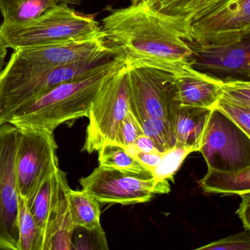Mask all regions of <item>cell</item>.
I'll return each instance as SVG.
<instances>
[{
	"mask_svg": "<svg viewBox=\"0 0 250 250\" xmlns=\"http://www.w3.org/2000/svg\"><path fill=\"white\" fill-rule=\"evenodd\" d=\"M71 217L75 227L100 229V203L84 190H73L67 194Z\"/></svg>",
	"mask_w": 250,
	"mask_h": 250,
	"instance_id": "19",
	"label": "cell"
},
{
	"mask_svg": "<svg viewBox=\"0 0 250 250\" xmlns=\"http://www.w3.org/2000/svg\"><path fill=\"white\" fill-rule=\"evenodd\" d=\"M83 190L99 203L133 205L147 203L156 194V181L150 172L136 173L99 165L80 178Z\"/></svg>",
	"mask_w": 250,
	"mask_h": 250,
	"instance_id": "10",
	"label": "cell"
},
{
	"mask_svg": "<svg viewBox=\"0 0 250 250\" xmlns=\"http://www.w3.org/2000/svg\"><path fill=\"white\" fill-rule=\"evenodd\" d=\"M126 68L129 111L133 116L139 124L147 118H162L173 128L180 106L175 100V76L153 68Z\"/></svg>",
	"mask_w": 250,
	"mask_h": 250,
	"instance_id": "7",
	"label": "cell"
},
{
	"mask_svg": "<svg viewBox=\"0 0 250 250\" xmlns=\"http://www.w3.org/2000/svg\"><path fill=\"white\" fill-rule=\"evenodd\" d=\"M69 188L66 173L59 168L48 177L36 194L26 201L29 210L44 235V250L51 224Z\"/></svg>",
	"mask_w": 250,
	"mask_h": 250,
	"instance_id": "15",
	"label": "cell"
},
{
	"mask_svg": "<svg viewBox=\"0 0 250 250\" xmlns=\"http://www.w3.org/2000/svg\"><path fill=\"white\" fill-rule=\"evenodd\" d=\"M142 134L143 132L140 124L129 111L120 124L113 143L125 148L132 145Z\"/></svg>",
	"mask_w": 250,
	"mask_h": 250,
	"instance_id": "29",
	"label": "cell"
},
{
	"mask_svg": "<svg viewBox=\"0 0 250 250\" xmlns=\"http://www.w3.org/2000/svg\"><path fill=\"white\" fill-rule=\"evenodd\" d=\"M102 30L115 59L128 68L182 74L191 65L189 27L182 17L165 14L145 2L109 8Z\"/></svg>",
	"mask_w": 250,
	"mask_h": 250,
	"instance_id": "1",
	"label": "cell"
},
{
	"mask_svg": "<svg viewBox=\"0 0 250 250\" xmlns=\"http://www.w3.org/2000/svg\"><path fill=\"white\" fill-rule=\"evenodd\" d=\"M231 1L232 0H187L169 14L182 17L186 25L189 27L191 23L217 11Z\"/></svg>",
	"mask_w": 250,
	"mask_h": 250,
	"instance_id": "25",
	"label": "cell"
},
{
	"mask_svg": "<svg viewBox=\"0 0 250 250\" xmlns=\"http://www.w3.org/2000/svg\"><path fill=\"white\" fill-rule=\"evenodd\" d=\"M67 194L51 224L46 250H71V238L75 225L71 217Z\"/></svg>",
	"mask_w": 250,
	"mask_h": 250,
	"instance_id": "21",
	"label": "cell"
},
{
	"mask_svg": "<svg viewBox=\"0 0 250 250\" xmlns=\"http://www.w3.org/2000/svg\"><path fill=\"white\" fill-rule=\"evenodd\" d=\"M134 157L150 172H153L155 168L159 165L162 160V153L158 151H137Z\"/></svg>",
	"mask_w": 250,
	"mask_h": 250,
	"instance_id": "31",
	"label": "cell"
},
{
	"mask_svg": "<svg viewBox=\"0 0 250 250\" xmlns=\"http://www.w3.org/2000/svg\"><path fill=\"white\" fill-rule=\"evenodd\" d=\"M98 152L99 165L104 167L136 173L150 172L135 157L130 155L125 147L119 145L108 143Z\"/></svg>",
	"mask_w": 250,
	"mask_h": 250,
	"instance_id": "22",
	"label": "cell"
},
{
	"mask_svg": "<svg viewBox=\"0 0 250 250\" xmlns=\"http://www.w3.org/2000/svg\"><path fill=\"white\" fill-rule=\"evenodd\" d=\"M215 109L223 114L250 137V109L228 103L219 99Z\"/></svg>",
	"mask_w": 250,
	"mask_h": 250,
	"instance_id": "28",
	"label": "cell"
},
{
	"mask_svg": "<svg viewBox=\"0 0 250 250\" xmlns=\"http://www.w3.org/2000/svg\"><path fill=\"white\" fill-rule=\"evenodd\" d=\"M8 53V48L5 46L2 39L0 38V69L5 64V60Z\"/></svg>",
	"mask_w": 250,
	"mask_h": 250,
	"instance_id": "35",
	"label": "cell"
},
{
	"mask_svg": "<svg viewBox=\"0 0 250 250\" xmlns=\"http://www.w3.org/2000/svg\"><path fill=\"white\" fill-rule=\"evenodd\" d=\"M241 203L236 211L246 230L250 229V192L241 195Z\"/></svg>",
	"mask_w": 250,
	"mask_h": 250,
	"instance_id": "33",
	"label": "cell"
},
{
	"mask_svg": "<svg viewBox=\"0 0 250 250\" xmlns=\"http://www.w3.org/2000/svg\"><path fill=\"white\" fill-rule=\"evenodd\" d=\"M210 112V109L204 108L178 106L173 122L176 145L193 147L199 151L200 140Z\"/></svg>",
	"mask_w": 250,
	"mask_h": 250,
	"instance_id": "16",
	"label": "cell"
},
{
	"mask_svg": "<svg viewBox=\"0 0 250 250\" xmlns=\"http://www.w3.org/2000/svg\"><path fill=\"white\" fill-rule=\"evenodd\" d=\"M130 2L132 5H135V4L140 3V2H145L146 0H129Z\"/></svg>",
	"mask_w": 250,
	"mask_h": 250,
	"instance_id": "36",
	"label": "cell"
},
{
	"mask_svg": "<svg viewBox=\"0 0 250 250\" xmlns=\"http://www.w3.org/2000/svg\"><path fill=\"white\" fill-rule=\"evenodd\" d=\"M20 131L0 125V250H18L20 199L16 154Z\"/></svg>",
	"mask_w": 250,
	"mask_h": 250,
	"instance_id": "8",
	"label": "cell"
},
{
	"mask_svg": "<svg viewBox=\"0 0 250 250\" xmlns=\"http://www.w3.org/2000/svg\"><path fill=\"white\" fill-rule=\"evenodd\" d=\"M116 66L51 89L17 109L8 122L20 130L54 132L61 124L88 117L90 106L106 74Z\"/></svg>",
	"mask_w": 250,
	"mask_h": 250,
	"instance_id": "3",
	"label": "cell"
},
{
	"mask_svg": "<svg viewBox=\"0 0 250 250\" xmlns=\"http://www.w3.org/2000/svg\"><path fill=\"white\" fill-rule=\"evenodd\" d=\"M191 43H235L250 38V0H232L189 25Z\"/></svg>",
	"mask_w": 250,
	"mask_h": 250,
	"instance_id": "11",
	"label": "cell"
},
{
	"mask_svg": "<svg viewBox=\"0 0 250 250\" xmlns=\"http://www.w3.org/2000/svg\"><path fill=\"white\" fill-rule=\"evenodd\" d=\"M193 152H196L193 147L175 145L172 148L162 153L160 163L152 172L156 181V194L169 192V181H173L174 175L181 167L186 158Z\"/></svg>",
	"mask_w": 250,
	"mask_h": 250,
	"instance_id": "20",
	"label": "cell"
},
{
	"mask_svg": "<svg viewBox=\"0 0 250 250\" xmlns=\"http://www.w3.org/2000/svg\"><path fill=\"white\" fill-rule=\"evenodd\" d=\"M219 100L250 109V81L224 80Z\"/></svg>",
	"mask_w": 250,
	"mask_h": 250,
	"instance_id": "26",
	"label": "cell"
},
{
	"mask_svg": "<svg viewBox=\"0 0 250 250\" xmlns=\"http://www.w3.org/2000/svg\"><path fill=\"white\" fill-rule=\"evenodd\" d=\"M249 232L250 231L246 230L230 235L206 244V246L197 248V250H250V235Z\"/></svg>",
	"mask_w": 250,
	"mask_h": 250,
	"instance_id": "30",
	"label": "cell"
},
{
	"mask_svg": "<svg viewBox=\"0 0 250 250\" xmlns=\"http://www.w3.org/2000/svg\"><path fill=\"white\" fill-rule=\"evenodd\" d=\"M224 80L200 72L191 65L175 76V100L180 106L215 109Z\"/></svg>",
	"mask_w": 250,
	"mask_h": 250,
	"instance_id": "14",
	"label": "cell"
},
{
	"mask_svg": "<svg viewBox=\"0 0 250 250\" xmlns=\"http://www.w3.org/2000/svg\"><path fill=\"white\" fill-rule=\"evenodd\" d=\"M123 64L115 58L80 61L54 68H38L20 62L11 55L0 71V125L13 114L43 93L67 82L81 80Z\"/></svg>",
	"mask_w": 250,
	"mask_h": 250,
	"instance_id": "2",
	"label": "cell"
},
{
	"mask_svg": "<svg viewBox=\"0 0 250 250\" xmlns=\"http://www.w3.org/2000/svg\"><path fill=\"white\" fill-rule=\"evenodd\" d=\"M186 1L187 0H146L145 2L158 11L169 14Z\"/></svg>",
	"mask_w": 250,
	"mask_h": 250,
	"instance_id": "32",
	"label": "cell"
},
{
	"mask_svg": "<svg viewBox=\"0 0 250 250\" xmlns=\"http://www.w3.org/2000/svg\"><path fill=\"white\" fill-rule=\"evenodd\" d=\"M63 2L80 5L81 0H0L2 24H16L30 21Z\"/></svg>",
	"mask_w": 250,
	"mask_h": 250,
	"instance_id": "18",
	"label": "cell"
},
{
	"mask_svg": "<svg viewBox=\"0 0 250 250\" xmlns=\"http://www.w3.org/2000/svg\"><path fill=\"white\" fill-rule=\"evenodd\" d=\"M20 131L16 173L20 197L28 201L46 178L59 169L58 146L54 132L43 129Z\"/></svg>",
	"mask_w": 250,
	"mask_h": 250,
	"instance_id": "6",
	"label": "cell"
},
{
	"mask_svg": "<svg viewBox=\"0 0 250 250\" xmlns=\"http://www.w3.org/2000/svg\"><path fill=\"white\" fill-rule=\"evenodd\" d=\"M94 249H108L104 229H88L75 227L71 238V250Z\"/></svg>",
	"mask_w": 250,
	"mask_h": 250,
	"instance_id": "27",
	"label": "cell"
},
{
	"mask_svg": "<svg viewBox=\"0 0 250 250\" xmlns=\"http://www.w3.org/2000/svg\"><path fill=\"white\" fill-rule=\"evenodd\" d=\"M18 250H44V235L32 216L26 201L20 197Z\"/></svg>",
	"mask_w": 250,
	"mask_h": 250,
	"instance_id": "23",
	"label": "cell"
},
{
	"mask_svg": "<svg viewBox=\"0 0 250 250\" xmlns=\"http://www.w3.org/2000/svg\"><path fill=\"white\" fill-rule=\"evenodd\" d=\"M189 46L194 69L222 80L250 81V38L235 43Z\"/></svg>",
	"mask_w": 250,
	"mask_h": 250,
	"instance_id": "12",
	"label": "cell"
},
{
	"mask_svg": "<svg viewBox=\"0 0 250 250\" xmlns=\"http://www.w3.org/2000/svg\"><path fill=\"white\" fill-rule=\"evenodd\" d=\"M133 146L137 149V151H158L151 139L145 135V134H142V135L139 136L137 140L133 143Z\"/></svg>",
	"mask_w": 250,
	"mask_h": 250,
	"instance_id": "34",
	"label": "cell"
},
{
	"mask_svg": "<svg viewBox=\"0 0 250 250\" xmlns=\"http://www.w3.org/2000/svg\"><path fill=\"white\" fill-rule=\"evenodd\" d=\"M199 152L208 167L235 171L250 167V137L216 109L209 115Z\"/></svg>",
	"mask_w": 250,
	"mask_h": 250,
	"instance_id": "9",
	"label": "cell"
},
{
	"mask_svg": "<svg viewBox=\"0 0 250 250\" xmlns=\"http://www.w3.org/2000/svg\"><path fill=\"white\" fill-rule=\"evenodd\" d=\"M143 134L150 137L159 153H165L176 145L173 128L162 118H150L140 123Z\"/></svg>",
	"mask_w": 250,
	"mask_h": 250,
	"instance_id": "24",
	"label": "cell"
},
{
	"mask_svg": "<svg viewBox=\"0 0 250 250\" xmlns=\"http://www.w3.org/2000/svg\"><path fill=\"white\" fill-rule=\"evenodd\" d=\"M13 57L20 62L38 68H54L80 61H96L115 58L104 38L69 42L17 49Z\"/></svg>",
	"mask_w": 250,
	"mask_h": 250,
	"instance_id": "13",
	"label": "cell"
},
{
	"mask_svg": "<svg viewBox=\"0 0 250 250\" xmlns=\"http://www.w3.org/2000/svg\"><path fill=\"white\" fill-rule=\"evenodd\" d=\"M0 38L14 49L104 38L102 26L93 15L80 14L67 3L55 5L25 22L0 24Z\"/></svg>",
	"mask_w": 250,
	"mask_h": 250,
	"instance_id": "4",
	"label": "cell"
},
{
	"mask_svg": "<svg viewBox=\"0 0 250 250\" xmlns=\"http://www.w3.org/2000/svg\"><path fill=\"white\" fill-rule=\"evenodd\" d=\"M128 112V71L121 65L106 74L92 102L83 150L98 152L104 145L113 143L118 126Z\"/></svg>",
	"mask_w": 250,
	"mask_h": 250,
	"instance_id": "5",
	"label": "cell"
},
{
	"mask_svg": "<svg viewBox=\"0 0 250 250\" xmlns=\"http://www.w3.org/2000/svg\"><path fill=\"white\" fill-rule=\"evenodd\" d=\"M199 184L205 192L241 196L250 192V167L235 171L208 167Z\"/></svg>",
	"mask_w": 250,
	"mask_h": 250,
	"instance_id": "17",
	"label": "cell"
}]
</instances>
